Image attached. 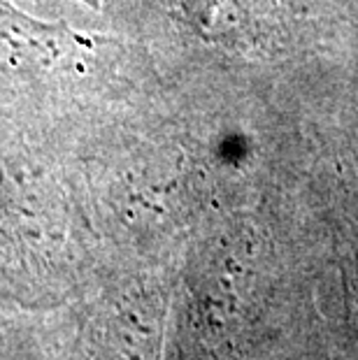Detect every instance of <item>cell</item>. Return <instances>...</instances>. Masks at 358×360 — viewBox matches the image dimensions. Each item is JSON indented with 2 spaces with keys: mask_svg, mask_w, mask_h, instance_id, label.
<instances>
[{
  "mask_svg": "<svg viewBox=\"0 0 358 360\" xmlns=\"http://www.w3.org/2000/svg\"><path fill=\"white\" fill-rule=\"evenodd\" d=\"M87 3H91V5H98V3H101V0H87Z\"/></svg>",
  "mask_w": 358,
  "mask_h": 360,
  "instance_id": "cell-1",
  "label": "cell"
}]
</instances>
